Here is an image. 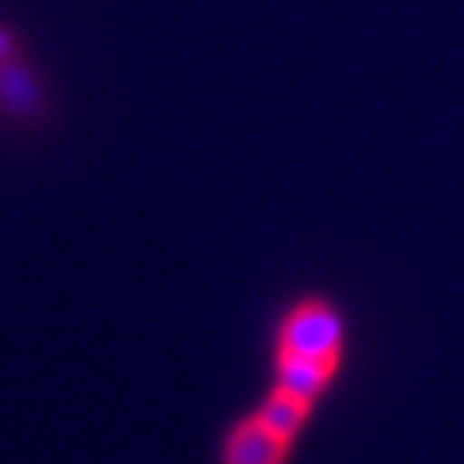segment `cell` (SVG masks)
Wrapping results in <instances>:
<instances>
[{
	"instance_id": "obj_4",
	"label": "cell",
	"mask_w": 464,
	"mask_h": 464,
	"mask_svg": "<svg viewBox=\"0 0 464 464\" xmlns=\"http://www.w3.org/2000/svg\"><path fill=\"white\" fill-rule=\"evenodd\" d=\"M311 401H304V398L293 395V392H284V389L275 386V392L266 398L263 407H259V416L272 425L277 434H284V438H295V434L302 431V425L308 422L311 416Z\"/></svg>"
},
{
	"instance_id": "obj_1",
	"label": "cell",
	"mask_w": 464,
	"mask_h": 464,
	"mask_svg": "<svg viewBox=\"0 0 464 464\" xmlns=\"http://www.w3.org/2000/svg\"><path fill=\"white\" fill-rule=\"evenodd\" d=\"M341 347H344V320L323 299L299 302L277 332V353L284 356L341 362Z\"/></svg>"
},
{
	"instance_id": "obj_2",
	"label": "cell",
	"mask_w": 464,
	"mask_h": 464,
	"mask_svg": "<svg viewBox=\"0 0 464 464\" xmlns=\"http://www.w3.org/2000/svg\"><path fill=\"white\" fill-rule=\"evenodd\" d=\"M293 440L277 434L263 416L254 413L229 431L224 464H286Z\"/></svg>"
},
{
	"instance_id": "obj_3",
	"label": "cell",
	"mask_w": 464,
	"mask_h": 464,
	"mask_svg": "<svg viewBox=\"0 0 464 464\" xmlns=\"http://www.w3.org/2000/svg\"><path fill=\"white\" fill-rule=\"evenodd\" d=\"M341 362L326 359H308V356H284L277 353V389L304 398V401H317L332 383Z\"/></svg>"
}]
</instances>
